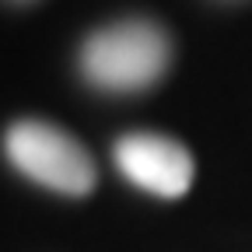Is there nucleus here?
I'll return each mask as SVG.
<instances>
[{
    "label": "nucleus",
    "instance_id": "1",
    "mask_svg": "<svg viewBox=\"0 0 252 252\" xmlns=\"http://www.w3.org/2000/svg\"><path fill=\"white\" fill-rule=\"evenodd\" d=\"M172 63L168 32L151 18H119L94 28L81 42L77 67L98 91L130 94L161 81Z\"/></svg>",
    "mask_w": 252,
    "mask_h": 252
},
{
    "label": "nucleus",
    "instance_id": "2",
    "mask_svg": "<svg viewBox=\"0 0 252 252\" xmlns=\"http://www.w3.org/2000/svg\"><path fill=\"white\" fill-rule=\"evenodd\" d=\"M7 161L32 182H39L63 196H88L98 172L88 147L46 119H18L4 137Z\"/></svg>",
    "mask_w": 252,
    "mask_h": 252
},
{
    "label": "nucleus",
    "instance_id": "3",
    "mask_svg": "<svg viewBox=\"0 0 252 252\" xmlns=\"http://www.w3.org/2000/svg\"><path fill=\"white\" fill-rule=\"evenodd\" d=\"M112 154H116L119 172L137 189L165 196V200L186 196L189 186H193V175H196L189 147L165 133H147V130L126 133L116 140Z\"/></svg>",
    "mask_w": 252,
    "mask_h": 252
}]
</instances>
